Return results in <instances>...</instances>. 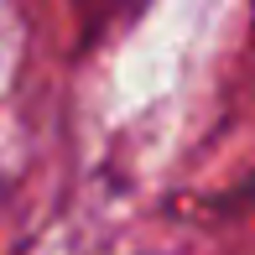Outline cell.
<instances>
[{
    "instance_id": "1",
    "label": "cell",
    "mask_w": 255,
    "mask_h": 255,
    "mask_svg": "<svg viewBox=\"0 0 255 255\" xmlns=\"http://www.w3.org/2000/svg\"><path fill=\"white\" fill-rule=\"evenodd\" d=\"M146 5H151V0H68L84 42H110L115 31H125L130 21H141Z\"/></svg>"
}]
</instances>
